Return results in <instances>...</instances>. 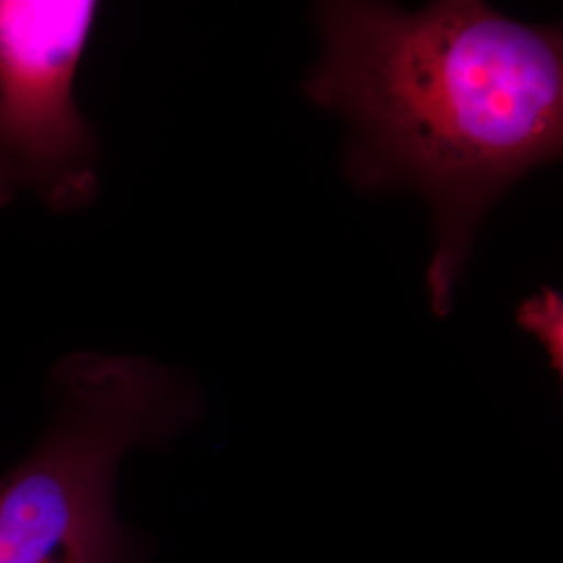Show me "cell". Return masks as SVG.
Here are the masks:
<instances>
[{
	"label": "cell",
	"instance_id": "6da1fadb",
	"mask_svg": "<svg viewBox=\"0 0 563 563\" xmlns=\"http://www.w3.org/2000/svg\"><path fill=\"white\" fill-rule=\"evenodd\" d=\"M322 55L305 95L351 128L346 174L365 190H413L434 223L432 311H451L486 211L563 151L560 27L476 0L418 11L334 0L316 9Z\"/></svg>",
	"mask_w": 563,
	"mask_h": 563
},
{
	"label": "cell",
	"instance_id": "7a4b0ae2",
	"mask_svg": "<svg viewBox=\"0 0 563 563\" xmlns=\"http://www.w3.org/2000/svg\"><path fill=\"white\" fill-rule=\"evenodd\" d=\"M51 390V426L0 476V563L146 562L151 547L118 516V470L195 422L199 390L151 360L92 351L55 363Z\"/></svg>",
	"mask_w": 563,
	"mask_h": 563
},
{
	"label": "cell",
	"instance_id": "3957f363",
	"mask_svg": "<svg viewBox=\"0 0 563 563\" xmlns=\"http://www.w3.org/2000/svg\"><path fill=\"white\" fill-rule=\"evenodd\" d=\"M95 0H0V207L27 192L57 213L99 195V141L74 86Z\"/></svg>",
	"mask_w": 563,
	"mask_h": 563
}]
</instances>
